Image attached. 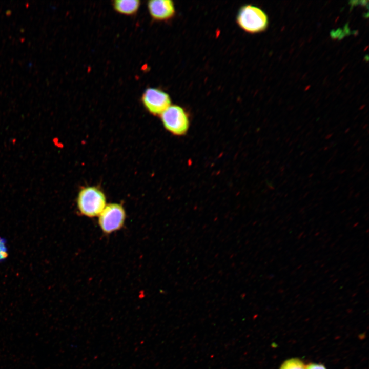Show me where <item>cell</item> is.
I'll return each mask as SVG.
<instances>
[{
  "label": "cell",
  "mask_w": 369,
  "mask_h": 369,
  "mask_svg": "<svg viewBox=\"0 0 369 369\" xmlns=\"http://www.w3.org/2000/svg\"><path fill=\"white\" fill-rule=\"evenodd\" d=\"M305 369H326V368L322 364L311 363L305 366Z\"/></svg>",
  "instance_id": "30bf717a"
},
{
  "label": "cell",
  "mask_w": 369,
  "mask_h": 369,
  "mask_svg": "<svg viewBox=\"0 0 369 369\" xmlns=\"http://www.w3.org/2000/svg\"><path fill=\"white\" fill-rule=\"evenodd\" d=\"M279 369H305V365L300 359L292 358L284 361Z\"/></svg>",
  "instance_id": "ba28073f"
},
{
  "label": "cell",
  "mask_w": 369,
  "mask_h": 369,
  "mask_svg": "<svg viewBox=\"0 0 369 369\" xmlns=\"http://www.w3.org/2000/svg\"><path fill=\"white\" fill-rule=\"evenodd\" d=\"M77 204L83 215L89 217H96L99 216L107 205L106 196L96 187H86L79 191Z\"/></svg>",
  "instance_id": "6da1fadb"
},
{
  "label": "cell",
  "mask_w": 369,
  "mask_h": 369,
  "mask_svg": "<svg viewBox=\"0 0 369 369\" xmlns=\"http://www.w3.org/2000/svg\"><path fill=\"white\" fill-rule=\"evenodd\" d=\"M149 12L157 20H166L172 18L175 13L174 4L170 0H152L148 3Z\"/></svg>",
  "instance_id": "8992f818"
},
{
  "label": "cell",
  "mask_w": 369,
  "mask_h": 369,
  "mask_svg": "<svg viewBox=\"0 0 369 369\" xmlns=\"http://www.w3.org/2000/svg\"><path fill=\"white\" fill-rule=\"evenodd\" d=\"M140 1L138 0H116L113 2L115 10L125 15H133L138 10Z\"/></svg>",
  "instance_id": "52a82bcc"
},
{
  "label": "cell",
  "mask_w": 369,
  "mask_h": 369,
  "mask_svg": "<svg viewBox=\"0 0 369 369\" xmlns=\"http://www.w3.org/2000/svg\"><path fill=\"white\" fill-rule=\"evenodd\" d=\"M236 20L241 29L250 33L262 32L268 25L266 13L260 8L252 5H246L241 7Z\"/></svg>",
  "instance_id": "7a4b0ae2"
},
{
  "label": "cell",
  "mask_w": 369,
  "mask_h": 369,
  "mask_svg": "<svg viewBox=\"0 0 369 369\" xmlns=\"http://www.w3.org/2000/svg\"><path fill=\"white\" fill-rule=\"evenodd\" d=\"M142 101L146 109L152 114H160L171 105L168 93L158 88H148L142 95Z\"/></svg>",
  "instance_id": "5b68a950"
},
{
  "label": "cell",
  "mask_w": 369,
  "mask_h": 369,
  "mask_svg": "<svg viewBox=\"0 0 369 369\" xmlns=\"http://www.w3.org/2000/svg\"><path fill=\"white\" fill-rule=\"evenodd\" d=\"M160 116L164 128L172 135L180 136L188 132L190 119L188 114L182 107L171 105Z\"/></svg>",
  "instance_id": "3957f363"
},
{
  "label": "cell",
  "mask_w": 369,
  "mask_h": 369,
  "mask_svg": "<svg viewBox=\"0 0 369 369\" xmlns=\"http://www.w3.org/2000/svg\"><path fill=\"white\" fill-rule=\"evenodd\" d=\"M126 217L125 210L121 204L109 203L99 215L98 224L104 233L110 234L123 227Z\"/></svg>",
  "instance_id": "277c9868"
},
{
  "label": "cell",
  "mask_w": 369,
  "mask_h": 369,
  "mask_svg": "<svg viewBox=\"0 0 369 369\" xmlns=\"http://www.w3.org/2000/svg\"><path fill=\"white\" fill-rule=\"evenodd\" d=\"M6 240L0 237V261H3L8 257V250L6 247Z\"/></svg>",
  "instance_id": "9c48e42d"
}]
</instances>
